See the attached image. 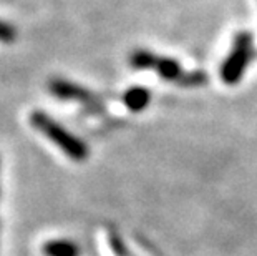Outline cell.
Here are the masks:
<instances>
[{"label": "cell", "instance_id": "cell-1", "mask_svg": "<svg viewBox=\"0 0 257 256\" xmlns=\"http://www.w3.org/2000/svg\"><path fill=\"white\" fill-rule=\"evenodd\" d=\"M29 122L32 128H35L37 132H40L43 137L53 141L60 150L67 155L70 160L73 161H85L88 158V146L81 138L76 135L70 133L63 125H60L53 117L42 110H35L30 113Z\"/></svg>", "mask_w": 257, "mask_h": 256}, {"label": "cell", "instance_id": "cell-2", "mask_svg": "<svg viewBox=\"0 0 257 256\" xmlns=\"http://www.w3.org/2000/svg\"><path fill=\"white\" fill-rule=\"evenodd\" d=\"M254 58V40L247 32H240L234 40V47L226 62L222 63L221 77L227 85L237 83L242 77L245 67Z\"/></svg>", "mask_w": 257, "mask_h": 256}, {"label": "cell", "instance_id": "cell-3", "mask_svg": "<svg viewBox=\"0 0 257 256\" xmlns=\"http://www.w3.org/2000/svg\"><path fill=\"white\" fill-rule=\"evenodd\" d=\"M48 90L53 97L60 100H76L81 102L88 108L90 112H101L103 107L98 102L96 95L91 94V90L85 89L81 85H76L73 81L63 80V78H53L48 81Z\"/></svg>", "mask_w": 257, "mask_h": 256}, {"label": "cell", "instance_id": "cell-4", "mask_svg": "<svg viewBox=\"0 0 257 256\" xmlns=\"http://www.w3.org/2000/svg\"><path fill=\"white\" fill-rule=\"evenodd\" d=\"M130 62L133 65V68H143V70L151 68V70H156V72L166 80L183 81L181 68H179L178 62H174V60L156 57L146 50H136L133 55L130 57Z\"/></svg>", "mask_w": 257, "mask_h": 256}, {"label": "cell", "instance_id": "cell-5", "mask_svg": "<svg viewBox=\"0 0 257 256\" xmlns=\"http://www.w3.org/2000/svg\"><path fill=\"white\" fill-rule=\"evenodd\" d=\"M43 256H80V246L70 239H48L42 246Z\"/></svg>", "mask_w": 257, "mask_h": 256}, {"label": "cell", "instance_id": "cell-6", "mask_svg": "<svg viewBox=\"0 0 257 256\" xmlns=\"http://www.w3.org/2000/svg\"><path fill=\"white\" fill-rule=\"evenodd\" d=\"M150 99H151L150 92L143 89V87H133V89L124 92V95H123L124 105H126V108L131 112L145 110L148 107V103H150Z\"/></svg>", "mask_w": 257, "mask_h": 256}, {"label": "cell", "instance_id": "cell-7", "mask_svg": "<svg viewBox=\"0 0 257 256\" xmlns=\"http://www.w3.org/2000/svg\"><path fill=\"white\" fill-rule=\"evenodd\" d=\"M17 40V29L12 24L0 20V42L2 43H14Z\"/></svg>", "mask_w": 257, "mask_h": 256}]
</instances>
